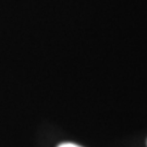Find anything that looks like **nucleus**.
Segmentation results:
<instances>
[{
	"instance_id": "obj_1",
	"label": "nucleus",
	"mask_w": 147,
	"mask_h": 147,
	"mask_svg": "<svg viewBox=\"0 0 147 147\" xmlns=\"http://www.w3.org/2000/svg\"><path fill=\"white\" fill-rule=\"evenodd\" d=\"M58 147H81V146L76 145V144H73V143H64V144L59 145Z\"/></svg>"
}]
</instances>
